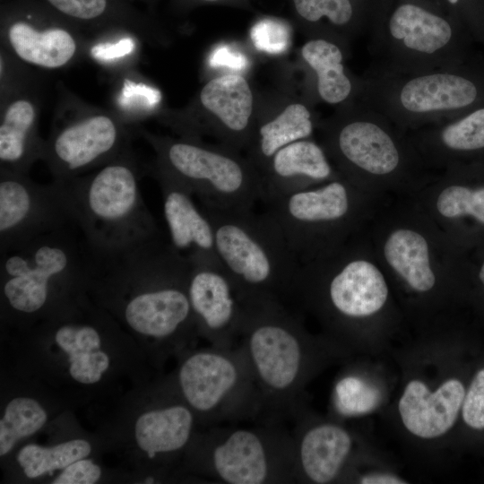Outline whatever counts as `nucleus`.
<instances>
[{
    "label": "nucleus",
    "mask_w": 484,
    "mask_h": 484,
    "mask_svg": "<svg viewBox=\"0 0 484 484\" xmlns=\"http://www.w3.org/2000/svg\"><path fill=\"white\" fill-rule=\"evenodd\" d=\"M91 255L89 286L133 331L169 341L196 331L188 295L191 264L160 231L122 250Z\"/></svg>",
    "instance_id": "1"
},
{
    "label": "nucleus",
    "mask_w": 484,
    "mask_h": 484,
    "mask_svg": "<svg viewBox=\"0 0 484 484\" xmlns=\"http://www.w3.org/2000/svg\"><path fill=\"white\" fill-rule=\"evenodd\" d=\"M243 305L239 344L249 361L260 413L256 422L284 424L305 409L304 389L338 350L336 341L310 335L276 298Z\"/></svg>",
    "instance_id": "2"
},
{
    "label": "nucleus",
    "mask_w": 484,
    "mask_h": 484,
    "mask_svg": "<svg viewBox=\"0 0 484 484\" xmlns=\"http://www.w3.org/2000/svg\"><path fill=\"white\" fill-rule=\"evenodd\" d=\"M199 205L211 221L219 262L242 304L291 297L301 264L266 211Z\"/></svg>",
    "instance_id": "3"
},
{
    "label": "nucleus",
    "mask_w": 484,
    "mask_h": 484,
    "mask_svg": "<svg viewBox=\"0 0 484 484\" xmlns=\"http://www.w3.org/2000/svg\"><path fill=\"white\" fill-rule=\"evenodd\" d=\"M141 177L130 147L97 170L61 182L91 253L117 252L160 231L143 200Z\"/></svg>",
    "instance_id": "4"
},
{
    "label": "nucleus",
    "mask_w": 484,
    "mask_h": 484,
    "mask_svg": "<svg viewBox=\"0 0 484 484\" xmlns=\"http://www.w3.org/2000/svg\"><path fill=\"white\" fill-rule=\"evenodd\" d=\"M73 225L0 254L2 296L10 314L54 315L73 302L72 292L89 285L91 252L70 229Z\"/></svg>",
    "instance_id": "5"
},
{
    "label": "nucleus",
    "mask_w": 484,
    "mask_h": 484,
    "mask_svg": "<svg viewBox=\"0 0 484 484\" xmlns=\"http://www.w3.org/2000/svg\"><path fill=\"white\" fill-rule=\"evenodd\" d=\"M357 99L406 133L441 123L484 104V56L419 73L370 69Z\"/></svg>",
    "instance_id": "6"
},
{
    "label": "nucleus",
    "mask_w": 484,
    "mask_h": 484,
    "mask_svg": "<svg viewBox=\"0 0 484 484\" xmlns=\"http://www.w3.org/2000/svg\"><path fill=\"white\" fill-rule=\"evenodd\" d=\"M323 127V147L333 167L359 188L401 177L422 158L406 132L357 98Z\"/></svg>",
    "instance_id": "7"
},
{
    "label": "nucleus",
    "mask_w": 484,
    "mask_h": 484,
    "mask_svg": "<svg viewBox=\"0 0 484 484\" xmlns=\"http://www.w3.org/2000/svg\"><path fill=\"white\" fill-rule=\"evenodd\" d=\"M371 70L410 73L462 65L484 56L462 24L419 4L397 6L370 39Z\"/></svg>",
    "instance_id": "8"
},
{
    "label": "nucleus",
    "mask_w": 484,
    "mask_h": 484,
    "mask_svg": "<svg viewBox=\"0 0 484 484\" xmlns=\"http://www.w3.org/2000/svg\"><path fill=\"white\" fill-rule=\"evenodd\" d=\"M156 153L153 163L178 179L199 202L222 208L253 209L262 200L261 175L255 165L225 144L138 132Z\"/></svg>",
    "instance_id": "9"
},
{
    "label": "nucleus",
    "mask_w": 484,
    "mask_h": 484,
    "mask_svg": "<svg viewBox=\"0 0 484 484\" xmlns=\"http://www.w3.org/2000/svg\"><path fill=\"white\" fill-rule=\"evenodd\" d=\"M201 471L219 483H297L291 431L280 423L213 426L194 445Z\"/></svg>",
    "instance_id": "10"
},
{
    "label": "nucleus",
    "mask_w": 484,
    "mask_h": 484,
    "mask_svg": "<svg viewBox=\"0 0 484 484\" xmlns=\"http://www.w3.org/2000/svg\"><path fill=\"white\" fill-rule=\"evenodd\" d=\"M182 401L197 419L210 426L257 421L259 397L243 347L212 346L194 351L177 373Z\"/></svg>",
    "instance_id": "11"
},
{
    "label": "nucleus",
    "mask_w": 484,
    "mask_h": 484,
    "mask_svg": "<svg viewBox=\"0 0 484 484\" xmlns=\"http://www.w3.org/2000/svg\"><path fill=\"white\" fill-rule=\"evenodd\" d=\"M359 187L339 176L265 205L300 264L344 243L360 213Z\"/></svg>",
    "instance_id": "12"
},
{
    "label": "nucleus",
    "mask_w": 484,
    "mask_h": 484,
    "mask_svg": "<svg viewBox=\"0 0 484 484\" xmlns=\"http://www.w3.org/2000/svg\"><path fill=\"white\" fill-rule=\"evenodd\" d=\"M131 132L118 115L97 108L60 114L45 140L41 160L53 181L64 182L100 168L130 148Z\"/></svg>",
    "instance_id": "13"
},
{
    "label": "nucleus",
    "mask_w": 484,
    "mask_h": 484,
    "mask_svg": "<svg viewBox=\"0 0 484 484\" xmlns=\"http://www.w3.org/2000/svg\"><path fill=\"white\" fill-rule=\"evenodd\" d=\"M80 32L35 0L2 4V49L19 64L42 70L68 66L82 54Z\"/></svg>",
    "instance_id": "14"
},
{
    "label": "nucleus",
    "mask_w": 484,
    "mask_h": 484,
    "mask_svg": "<svg viewBox=\"0 0 484 484\" xmlns=\"http://www.w3.org/2000/svg\"><path fill=\"white\" fill-rule=\"evenodd\" d=\"M74 224L61 182L36 183L28 174L0 171V254Z\"/></svg>",
    "instance_id": "15"
},
{
    "label": "nucleus",
    "mask_w": 484,
    "mask_h": 484,
    "mask_svg": "<svg viewBox=\"0 0 484 484\" xmlns=\"http://www.w3.org/2000/svg\"><path fill=\"white\" fill-rule=\"evenodd\" d=\"M188 295L196 332L213 347L239 342L244 308L220 262L192 264Z\"/></svg>",
    "instance_id": "16"
},
{
    "label": "nucleus",
    "mask_w": 484,
    "mask_h": 484,
    "mask_svg": "<svg viewBox=\"0 0 484 484\" xmlns=\"http://www.w3.org/2000/svg\"><path fill=\"white\" fill-rule=\"evenodd\" d=\"M445 183L434 201L454 245L469 251L484 241V161L446 167Z\"/></svg>",
    "instance_id": "17"
},
{
    "label": "nucleus",
    "mask_w": 484,
    "mask_h": 484,
    "mask_svg": "<svg viewBox=\"0 0 484 484\" xmlns=\"http://www.w3.org/2000/svg\"><path fill=\"white\" fill-rule=\"evenodd\" d=\"M147 170L160 189L168 238L190 264L219 262L211 221L194 194L163 168L151 164Z\"/></svg>",
    "instance_id": "18"
},
{
    "label": "nucleus",
    "mask_w": 484,
    "mask_h": 484,
    "mask_svg": "<svg viewBox=\"0 0 484 484\" xmlns=\"http://www.w3.org/2000/svg\"><path fill=\"white\" fill-rule=\"evenodd\" d=\"M293 421L297 483L325 484L336 480L351 454V434L335 422L313 419L306 409Z\"/></svg>",
    "instance_id": "19"
},
{
    "label": "nucleus",
    "mask_w": 484,
    "mask_h": 484,
    "mask_svg": "<svg viewBox=\"0 0 484 484\" xmlns=\"http://www.w3.org/2000/svg\"><path fill=\"white\" fill-rule=\"evenodd\" d=\"M39 97L24 82L2 91L0 171L28 174L41 160L45 140L39 134Z\"/></svg>",
    "instance_id": "20"
},
{
    "label": "nucleus",
    "mask_w": 484,
    "mask_h": 484,
    "mask_svg": "<svg viewBox=\"0 0 484 484\" xmlns=\"http://www.w3.org/2000/svg\"><path fill=\"white\" fill-rule=\"evenodd\" d=\"M197 99L209 117L203 133L211 132L222 144L237 151L249 148L255 131V100L244 76L226 73L213 77L201 88Z\"/></svg>",
    "instance_id": "21"
},
{
    "label": "nucleus",
    "mask_w": 484,
    "mask_h": 484,
    "mask_svg": "<svg viewBox=\"0 0 484 484\" xmlns=\"http://www.w3.org/2000/svg\"><path fill=\"white\" fill-rule=\"evenodd\" d=\"M260 175L264 203L340 176L324 147L310 138L278 150Z\"/></svg>",
    "instance_id": "22"
},
{
    "label": "nucleus",
    "mask_w": 484,
    "mask_h": 484,
    "mask_svg": "<svg viewBox=\"0 0 484 484\" xmlns=\"http://www.w3.org/2000/svg\"><path fill=\"white\" fill-rule=\"evenodd\" d=\"M73 302L54 315L57 323L54 339L68 355L69 373L73 380L84 385L99 381L110 364L108 355L100 350V324L106 320L99 312H93Z\"/></svg>",
    "instance_id": "23"
},
{
    "label": "nucleus",
    "mask_w": 484,
    "mask_h": 484,
    "mask_svg": "<svg viewBox=\"0 0 484 484\" xmlns=\"http://www.w3.org/2000/svg\"><path fill=\"white\" fill-rule=\"evenodd\" d=\"M465 392L464 385L456 378L442 382L434 391L425 382L412 379L405 385L398 402L404 428L423 439L443 436L456 421Z\"/></svg>",
    "instance_id": "24"
},
{
    "label": "nucleus",
    "mask_w": 484,
    "mask_h": 484,
    "mask_svg": "<svg viewBox=\"0 0 484 484\" xmlns=\"http://www.w3.org/2000/svg\"><path fill=\"white\" fill-rule=\"evenodd\" d=\"M410 137L421 157L445 164L484 161V104Z\"/></svg>",
    "instance_id": "25"
},
{
    "label": "nucleus",
    "mask_w": 484,
    "mask_h": 484,
    "mask_svg": "<svg viewBox=\"0 0 484 484\" xmlns=\"http://www.w3.org/2000/svg\"><path fill=\"white\" fill-rule=\"evenodd\" d=\"M79 30L143 36L145 18L127 0H35Z\"/></svg>",
    "instance_id": "26"
},
{
    "label": "nucleus",
    "mask_w": 484,
    "mask_h": 484,
    "mask_svg": "<svg viewBox=\"0 0 484 484\" xmlns=\"http://www.w3.org/2000/svg\"><path fill=\"white\" fill-rule=\"evenodd\" d=\"M383 256L392 271L413 291L428 293L437 281L430 243L415 228L393 229L383 244Z\"/></svg>",
    "instance_id": "27"
},
{
    "label": "nucleus",
    "mask_w": 484,
    "mask_h": 484,
    "mask_svg": "<svg viewBox=\"0 0 484 484\" xmlns=\"http://www.w3.org/2000/svg\"><path fill=\"white\" fill-rule=\"evenodd\" d=\"M194 421L184 402L147 411L135 422L137 445L150 458L180 452L193 439Z\"/></svg>",
    "instance_id": "28"
},
{
    "label": "nucleus",
    "mask_w": 484,
    "mask_h": 484,
    "mask_svg": "<svg viewBox=\"0 0 484 484\" xmlns=\"http://www.w3.org/2000/svg\"><path fill=\"white\" fill-rule=\"evenodd\" d=\"M301 56L315 77L318 97L330 105H342L358 97L361 79L354 82L346 73L341 47L329 39H312L301 48Z\"/></svg>",
    "instance_id": "29"
},
{
    "label": "nucleus",
    "mask_w": 484,
    "mask_h": 484,
    "mask_svg": "<svg viewBox=\"0 0 484 484\" xmlns=\"http://www.w3.org/2000/svg\"><path fill=\"white\" fill-rule=\"evenodd\" d=\"M314 128L309 108L301 102L290 103L276 116L258 125L248 148V160L260 172L278 150L310 138Z\"/></svg>",
    "instance_id": "30"
},
{
    "label": "nucleus",
    "mask_w": 484,
    "mask_h": 484,
    "mask_svg": "<svg viewBox=\"0 0 484 484\" xmlns=\"http://www.w3.org/2000/svg\"><path fill=\"white\" fill-rule=\"evenodd\" d=\"M91 451V444L80 438L51 447L31 444L19 451L17 462L28 478L35 479L56 470L64 469L72 462L87 457Z\"/></svg>",
    "instance_id": "31"
},
{
    "label": "nucleus",
    "mask_w": 484,
    "mask_h": 484,
    "mask_svg": "<svg viewBox=\"0 0 484 484\" xmlns=\"http://www.w3.org/2000/svg\"><path fill=\"white\" fill-rule=\"evenodd\" d=\"M47 419L46 411L36 400L30 397L11 400L0 420V455H5L22 438L39 430Z\"/></svg>",
    "instance_id": "32"
},
{
    "label": "nucleus",
    "mask_w": 484,
    "mask_h": 484,
    "mask_svg": "<svg viewBox=\"0 0 484 484\" xmlns=\"http://www.w3.org/2000/svg\"><path fill=\"white\" fill-rule=\"evenodd\" d=\"M377 401V394L361 378L346 376L335 385L333 403L335 410L343 416H353L370 411Z\"/></svg>",
    "instance_id": "33"
},
{
    "label": "nucleus",
    "mask_w": 484,
    "mask_h": 484,
    "mask_svg": "<svg viewBox=\"0 0 484 484\" xmlns=\"http://www.w3.org/2000/svg\"><path fill=\"white\" fill-rule=\"evenodd\" d=\"M300 17L309 22L326 18L337 27L349 25L353 17L350 0H292Z\"/></svg>",
    "instance_id": "34"
},
{
    "label": "nucleus",
    "mask_w": 484,
    "mask_h": 484,
    "mask_svg": "<svg viewBox=\"0 0 484 484\" xmlns=\"http://www.w3.org/2000/svg\"><path fill=\"white\" fill-rule=\"evenodd\" d=\"M253 43L259 50L278 54L283 52L290 42L286 25L274 19H263L251 29Z\"/></svg>",
    "instance_id": "35"
},
{
    "label": "nucleus",
    "mask_w": 484,
    "mask_h": 484,
    "mask_svg": "<svg viewBox=\"0 0 484 484\" xmlns=\"http://www.w3.org/2000/svg\"><path fill=\"white\" fill-rule=\"evenodd\" d=\"M461 411L467 426L474 429L484 428V368L475 375L465 392Z\"/></svg>",
    "instance_id": "36"
},
{
    "label": "nucleus",
    "mask_w": 484,
    "mask_h": 484,
    "mask_svg": "<svg viewBox=\"0 0 484 484\" xmlns=\"http://www.w3.org/2000/svg\"><path fill=\"white\" fill-rule=\"evenodd\" d=\"M101 469L89 459H79L65 468L53 484H93L101 477Z\"/></svg>",
    "instance_id": "37"
},
{
    "label": "nucleus",
    "mask_w": 484,
    "mask_h": 484,
    "mask_svg": "<svg viewBox=\"0 0 484 484\" xmlns=\"http://www.w3.org/2000/svg\"><path fill=\"white\" fill-rule=\"evenodd\" d=\"M210 63L212 66H225L231 69L241 70L248 65L246 57L239 52L233 51L227 46H220L211 56Z\"/></svg>",
    "instance_id": "38"
},
{
    "label": "nucleus",
    "mask_w": 484,
    "mask_h": 484,
    "mask_svg": "<svg viewBox=\"0 0 484 484\" xmlns=\"http://www.w3.org/2000/svg\"><path fill=\"white\" fill-rule=\"evenodd\" d=\"M467 261V273L474 278L484 290V241L472 249Z\"/></svg>",
    "instance_id": "39"
},
{
    "label": "nucleus",
    "mask_w": 484,
    "mask_h": 484,
    "mask_svg": "<svg viewBox=\"0 0 484 484\" xmlns=\"http://www.w3.org/2000/svg\"><path fill=\"white\" fill-rule=\"evenodd\" d=\"M362 484H403L407 483L402 479L390 473H369L359 479Z\"/></svg>",
    "instance_id": "40"
},
{
    "label": "nucleus",
    "mask_w": 484,
    "mask_h": 484,
    "mask_svg": "<svg viewBox=\"0 0 484 484\" xmlns=\"http://www.w3.org/2000/svg\"><path fill=\"white\" fill-rule=\"evenodd\" d=\"M206 1H215V0H206Z\"/></svg>",
    "instance_id": "41"
}]
</instances>
